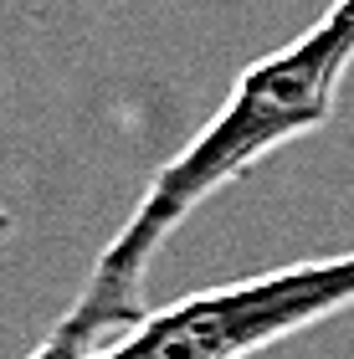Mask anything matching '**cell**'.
<instances>
[{"mask_svg":"<svg viewBox=\"0 0 354 359\" xmlns=\"http://www.w3.org/2000/svg\"><path fill=\"white\" fill-rule=\"evenodd\" d=\"M354 308V252L200 287L154 308L93 359H247Z\"/></svg>","mask_w":354,"mask_h":359,"instance_id":"cell-2","label":"cell"},{"mask_svg":"<svg viewBox=\"0 0 354 359\" xmlns=\"http://www.w3.org/2000/svg\"><path fill=\"white\" fill-rule=\"evenodd\" d=\"M98 349H108V344H103V334L93 329V323H83V318H77L72 308H67V318H62L57 329L46 334L26 359H93Z\"/></svg>","mask_w":354,"mask_h":359,"instance_id":"cell-3","label":"cell"},{"mask_svg":"<svg viewBox=\"0 0 354 359\" xmlns=\"http://www.w3.org/2000/svg\"><path fill=\"white\" fill-rule=\"evenodd\" d=\"M354 67V0H334L318 21L278 52L257 57L231 83L226 103L170 165H159L144 201L123 231L103 247L88 287L77 292L72 313L114 344L134 323H144V277L154 252L200 201L226 190L272 149L324 128L339 103V83Z\"/></svg>","mask_w":354,"mask_h":359,"instance_id":"cell-1","label":"cell"}]
</instances>
